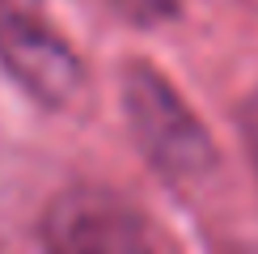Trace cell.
<instances>
[{
    "label": "cell",
    "instance_id": "3",
    "mask_svg": "<svg viewBox=\"0 0 258 254\" xmlns=\"http://www.w3.org/2000/svg\"><path fill=\"white\" fill-rule=\"evenodd\" d=\"M0 68L38 106H68L85 81V64L55 30L47 0H0Z\"/></svg>",
    "mask_w": 258,
    "mask_h": 254
},
{
    "label": "cell",
    "instance_id": "5",
    "mask_svg": "<svg viewBox=\"0 0 258 254\" xmlns=\"http://www.w3.org/2000/svg\"><path fill=\"white\" fill-rule=\"evenodd\" d=\"M241 132H245V148H250L254 169H258V89L241 102Z\"/></svg>",
    "mask_w": 258,
    "mask_h": 254
},
{
    "label": "cell",
    "instance_id": "4",
    "mask_svg": "<svg viewBox=\"0 0 258 254\" xmlns=\"http://www.w3.org/2000/svg\"><path fill=\"white\" fill-rule=\"evenodd\" d=\"M119 9L132 21H165V17H174L178 9H182V0H119Z\"/></svg>",
    "mask_w": 258,
    "mask_h": 254
},
{
    "label": "cell",
    "instance_id": "1",
    "mask_svg": "<svg viewBox=\"0 0 258 254\" xmlns=\"http://www.w3.org/2000/svg\"><path fill=\"white\" fill-rule=\"evenodd\" d=\"M123 110L148 165L169 182H190L216 169V140L195 119L182 93L153 64L132 59L123 68Z\"/></svg>",
    "mask_w": 258,
    "mask_h": 254
},
{
    "label": "cell",
    "instance_id": "2",
    "mask_svg": "<svg viewBox=\"0 0 258 254\" xmlns=\"http://www.w3.org/2000/svg\"><path fill=\"white\" fill-rule=\"evenodd\" d=\"M42 254H178L161 225L106 186H68L42 208Z\"/></svg>",
    "mask_w": 258,
    "mask_h": 254
}]
</instances>
